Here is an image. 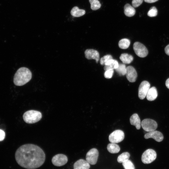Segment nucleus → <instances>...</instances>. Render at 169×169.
Instances as JSON below:
<instances>
[{
  "label": "nucleus",
  "instance_id": "nucleus-1",
  "mask_svg": "<svg viewBox=\"0 0 169 169\" xmlns=\"http://www.w3.org/2000/svg\"><path fill=\"white\" fill-rule=\"evenodd\" d=\"M16 160L20 166L27 169H35L44 163L45 155L43 150L37 145L28 144L22 145L16 150Z\"/></svg>",
  "mask_w": 169,
  "mask_h": 169
},
{
  "label": "nucleus",
  "instance_id": "nucleus-2",
  "mask_svg": "<svg viewBox=\"0 0 169 169\" xmlns=\"http://www.w3.org/2000/svg\"><path fill=\"white\" fill-rule=\"evenodd\" d=\"M32 76L31 72L28 69L24 67L20 68L14 74V83L17 86H22L28 82Z\"/></svg>",
  "mask_w": 169,
  "mask_h": 169
},
{
  "label": "nucleus",
  "instance_id": "nucleus-3",
  "mask_svg": "<svg viewBox=\"0 0 169 169\" xmlns=\"http://www.w3.org/2000/svg\"><path fill=\"white\" fill-rule=\"evenodd\" d=\"M41 113L38 111L30 110L25 112L23 115L24 121L27 123L33 124L39 121L41 119Z\"/></svg>",
  "mask_w": 169,
  "mask_h": 169
},
{
  "label": "nucleus",
  "instance_id": "nucleus-4",
  "mask_svg": "<svg viewBox=\"0 0 169 169\" xmlns=\"http://www.w3.org/2000/svg\"><path fill=\"white\" fill-rule=\"evenodd\" d=\"M156 157V153L155 150L152 149H148L142 154L141 160L143 163L149 164L154 161Z\"/></svg>",
  "mask_w": 169,
  "mask_h": 169
},
{
  "label": "nucleus",
  "instance_id": "nucleus-5",
  "mask_svg": "<svg viewBox=\"0 0 169 169\" xmlns=\"http://www.w3.org/2000/svg\"><path fill=\"white\" fill-rule=\"evenodd\" d=\"M133 49L136 54L141 58H144L148 54V51L143 44L140 42H135L133 45Z\"/></svg>",
  "mask_w": 169,
  "mask_h": 169
},
{
  "label": "nucleus",
  "instance_id": "nucleus-6",
  "mask_svg": "<svg viewBox=\"0 0 169 169\" xmlns=\"http://www.w3.org/2000/svg\"><path fill=\"white\" fill-rule=\"evenodd\" d=\"M124 133L121 130H116L109 136V141L111 143H117L122 141L124 138Z\"/></svg>",
  "mask_w": 169,
  "mask_h": 169
},
{
  "label": "nucleus",
  "instance_id": "nucleus-7",
  "mask_svg": "<svg viewBox=\"0 0 169 169\" xmlns=\"http://www.w3.org/2000/svg\"><path fill=\"white\" fill-rule=\"evenodd\" d=\"M141 125L144 130L148 132L155 130L157 127L156 122L150 119H146L142 120Z\"/></svg>",
  "mask_w": 169,
  "mask_h": 169
},
{
  "label": "nucleus",
  "instance_id": "nucleus-8",
  "mask_svg": "<svg viewBox=\"0 0 169 169\" xmlns=\"http://www.w3.org/2000/svg\"><path fill=\"white\" fill-rule=\"evenodd\" d=\"M99 156V152L96 148H93L90 150L86 156V161L92 165L96 164Z\"/></svg>",
  "mask_w": 169,
  "mask_h": 169
},
{
  "label": "nucleus",
  "instance_id": "nucleus-9",
  "mask_svg": "<svg viewBox=\"0 0 169 169\" xmlns=\"http://www.w3.org/2000/svg\"><path fill=\"white\" fill-rule=\"evenodd\" d=\"M68 161L67 156L62 154H59L55 155L52 159V162L55 166H60L65 164Z\"/></svg>",
  "mask_w": 169,
  "mask_h": 169
},
{
  "label": "nucleus",
  "instance_id": "nucleus-10",
  "mask_svg": "<svg viewBox=\"0 0 169 169\" xmlns=\"http://www.w3.org/2000/svg\"><path fill=\"white\" fill-rule=\"evenodd\" d=\"M150 87V84L147 81H143L141 83L138 89V97L140 99L145 98Z\"/></svg>",
  "mask_w": 169,
  "mask_h": 169
},
{
  "label": "nucleus",
  "instance_id": "nucleus-11",
  "mask_svg": "<svg viewBox=\"0 0 169 169\" xmlns=\"http://www.w3.org/2000/svg\"><path fill=\"white\" fill-rule=\"evenodd\" d=\"M145 138L147 139L152 138L157 142H161L163 139V136L160 132L154 130L146 134L144 136Z\"/></svg>",
  "mask_w": 169,
  "mask_h": 169
},
{
  "label": "nucleus",
  "instance_id": "nucleus-12",
  "mask_svg": "<svg viewBox=\"0 0 169 169\" xmlns=\"http://www.w3.org/2000/svg\"><path fill=\"white\" fill-rule=\"evenodd\" d=\"M126 76L128 80L131 82H135L137 79V73L135 69L132 66L126 67Z\"/></svg>",
  "mask_w": 169,
  "mask_h": 169
},
{
  "label": "nucleus",
  "instance_id": "nucleus-13",
  "mask_svg": "<svg viewBox=\"0 0 169 169\" xmlns=\"http://www.w3.org/2000/svg\"><path fill=\"white\" fill-rule=\"evenodd\" d=\"M85 58L88 59H94L97 63L100 60V55L99 52L93 49H87L84 52Z\"/></svg>",
  "mask_w": 169,
  "mask_h": 169
},
{
  "label": "nucleus",
  "instance_id": "nucleus-14",
  "mask_svg": "<svg viewBox=\"0 0 169 169\" xmlns=\"http://www.w3.org/2000/svg\"><path fill=\"white\" fill-rule=\"evenodd\" d=\"M74 169H89L90 164L86 161L83 159H80L74 164Z\"/></svg>",
  "mask_w": 169,
  "mask_h": 169
},
{
  "label": "nucleus",
  "instance_id": "nucleus-15",
  "mask_svg": "<svg viewBox=\"0 0 169 169\" xmlns=\"http://www.w3.org/2000/svg\"><path fill=\"white\" fill-rule=\"evenodd\" d=\"M131 124L136 126L137 130L140 129L141 123L139 117L137 114L135 113L133 114L130 118Z\"/></svg>",
  "mask_w": 169,
  "mask_h": 169
},
{
  "label": "nucleus",
  "instance_id": "nucleus-16",
  "mask_svg": "<svg viewBox=\"0 0 169 169\" xmlns=\"http://www.w3.org/2000/svg\"><path fill=\"white\" fill-rule=\"evenodd\" d=\"M158 93L156 88L152 87L149 89L146 95L147 99L149 101H153L157 98Z\"/></svg>",
  "mask_w": 169,
  "mask_h": 169
},
{
  "label": "nucleus",
  "instance_id": "nucleus-17",
  "mask_svg": "<svg viewBox=\"0 0 169 169\" xmlns=\"http://www.w3.org/2000/svg\"><path fill=\"white\" fill-rule=\"evenodd\" d=\"M119 63L117 60L113 59L108 60L105 64L104 67L105 70L108 69H115L118 66Z\"/></svg>",
  "mask_w": 169,
  "mask_h": 169
},
{
  "label": "nucleus",
  "instance_id": "nucleus-18",
  "mask_svg": "<svg viewBox=\"0 0 169 169\" xmlns=\"http://www.w3.org/2000/svg\"><path fill=\"white\" fill-rule=\"evenodd\" d=\"M124 13L126 16L131 17L134 15L136 10L134 7L130 4L127 3L124 7Z\"/></svg>",
  "mask_w": 169,
  "mask_h": 169
},
{
  "label": "nucleus",
  "instance_id": "nucleus-19",
  "mask_svg": "<svg viewBox=\"0 0 169 169\" xmlns=\"http://www.w3.org/2000/svg\"><path fill=\"white\" fill-rule=\"evenodd\" d=\"M120 59L123 63L129 64L132 62L133 59V57L130 54L127 53H123L120 55Z\"/></svg>",
  "mask_w": 169,
  "mask_h": 169
},
{
  "label": "nucleus",
  "instance_id": "nucleus-20",
  "mask_svg": "<svg viewBox=\"0 0 169 169\" xmlns=\"http://www.w3.org/2000/svg\"><path fill=\"white\" fill-rule=\"evenodd\" d=\"M107 149L111 153H116L119 152L120 148L118 145L111 143L108 145Z\"/></svg>",
  "mask_w": 169,
  "mask_h": 169
},
{
  "label": "nucleus",
  "instance_id": "nucleus-21",
  "mask_svg": "<svg viewBox=\"0 0 169 169\" xmlns=\"http://www.w3.org/2000/svg\"><path fill=\"white\" fill-rule=\"evenodd\" d=\"M71 14L73 16L75 17H79L84 15L85 11L83 9H80L77 7L73 8L71 11Z\"/></svg>",
  "mask_w": 169,
  "mask_h": 169
},
{
  "label": "nucleus",
  "instance_id": "nucleus-22",
  "mask_svg": "<svg viewBox=\"0 0 169 169\" xmlns=\"http://www.w3.org/2000/svg\"><path fill=\"white\" fill-rule=\"evenodd\" d=\"M130 44V41L129 39L123 38L119 41L118 46L121 49H126L129 47Z\"/></svg>",
  "mask_w": 169,
  "mask_h": 169
},
{
  "label": "nucleus",
  "instance_id": "nucleus-23",
  "mask_svg": "<svg viewBox=\"0 0 169 169\" xmlns=\"http://www.w3.org/2000/svg\"><path fill=\"white\" fill-rule=\"evenodd\" d=\"M115 70L119 75L123 76L126 74V67L124 64H119L118 68Z\"/></svg>",
  "mask_w": 169,
  "mask_h": 169
},
{
  "label": "nucleus",
  "instance_id": "nucleus-24",
  "mask_svg": "<svg viewBox=\"0 0 169 169\" xmlns=\"http://www.w3.org/2000/svg\"><path fill=\"white\" fill-rule=\"evenodd\" d=\"M130 154L128 152H125L119 155L117 158V161L120 163H123L129 160Z\"/></svg>",
  "mask_w": 169,
  "mask_h": 169
},
{
  "label": "nucleus",
  "instance_id": "nucleus-25",
  "mask_svg": "<svg viewBox=\"0 0 169 169\" xmlns=\"http://www.w3.org/2000/svg\"><path fill=\"white\" fill-rule=\"evenodd\" d=\"M91 5V8L93 10H96L99 9L101 5L98 0H89Z\"/></svg>",
  "mask_w": 169,
  "mask_h": 169
},
{
  "label": "nucleus",
  "instance_id": "nucleus-26",
  "mask_svg": "<svg viewBox=\"0 0 169 169\" xmlns=\"http://www.w3.org/2000/svg\"><path fill=\"white\" fill-rule=\"evenodd\" d=\"M122 165L125 169H135L134 164L129 160L122 163Z\"/></svg>",
  "mask_w": 169,
  "mask_h": 169
},
{
  "label": "nucleus",
  "instance_id": "nucleus-27",
  "mask_svg": "<svg viewBox=\"0 0 169 169\" xmlns=\"http://www.w3.org/2000/svg\"><path fill=\"white\" fill-rule=\"evenodd\" d=\"M113 59L111 55L109 54L105 55L102 57L100 59V63L101 65H105L106 63L109 60Z\"/></svg>",
  "mask_w": 169,
  "mask_h": 169
},
{
  "label": "nucleus",
  "instance_id": "nucleus-28",
  "mask_svg": "<svg viewBox=\"0 0 169 169\" xmlns=\"http://www.w3.org/2000/svg\"><path fill=\"white\" fill-rule=\"evenodd\" d=\"M157 10L156 7H152L151 8L147 13V15L150 17H154L157 16Z\"/></svg>",
  "mask_w": 169,
  "mask_h": 169
},
{
  "label": "nucleus",
  "instance_id": "nucleus-29",
  "mask_svg": "<svg viewBox=\"0 0 169 169\" xmlns=\"http://www.w3.org/2000/svg\"><path fill=\"white\" fill-rule=\"evenodd\" d=\"M114 72L113 69H110L105 70L104 76L105 78L110 79L112 78Z\"/></svg>",
  "mask_w": 169,
  "mask_h": 169
},
{
  "label": "nucleus",
  "instance_id": "nucleus-30",
  "mask_svg": "<svg viewBox=\"0 0 169 169\" xmlns=\"http://www.w3.org/2000/svg\"><path fill=\"white\" fill-rule=\"evenodd\" d=\"M144 0H132V4L134 8H137L140 6Z\"/></svg>",
  "mask_w": 169,
  "mask_h": 169
},
{
  "label": "nucleus",
  "instance_id": "nucleus-31",
  "mask_svg": "<svg viewBox=\"0 0 169 169\" xmlns=\"http://www.w3.org/2000/svg\"><path fill=\"white\" fill-rule=\"evenodd\" d=\"M5 136L4 131L1 129H0V141L4 140Z\"/></svg>",
  "mask_w": 169,
  "mask_h": 169
},
{
  "label": "nucleus",
  "instance_id": "nucleus-32",
  "mask_svg": "<svg viewBox=\"0 0 169 169\" xmlns=\"http://www.w3.org/2000/svg\"><path fill=\"white\" fill-rule=\"evenodd\" d=\"M165 51L166 54L169 56V44L167 45L165 48Z\"/></svg>",
  "mask_w": 169,
  "mask_h": 169
},
{
  "label": "nucleus",
  "instance_id": "nucleus-33",
  "mask_svg": "<svg viewBox=\"0 0 169 169\" xmlns=\"http://www.w3.org/2000/svg\"><path fill=\"white\" fill-rule=\"evenodd\" d=\"M158 0H144V1L148 3H155Z\"/></svg>",
  "mask_w": 169,
  "mask_h": 169
},
{
  "label": "nucleus",
  "instance_id": "nucleus-34",
  "mask_svg": "<svg viewBox=\"0 0 169 169\" xmlns=\"http://www.w3.org/2000/svg\"><path fill=\"white\" fill-rule=\"evenodd\" d=\"M165 84L167 88L169 89V78L166 79Z\"/></svg>",
  "mask_w": 169,
  "mask_h": 169
}]
</instances>
